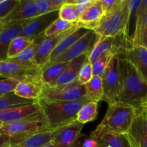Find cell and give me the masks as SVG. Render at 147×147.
I'll list each match as a JSON object with an SVG mask.
<instances>
[{
  "instance_id": "ab89813d",
  "label": "cell",
  "mask_w": 147,
  "mask_h": 147,
  "mask_svg": "<svg viewBox=\"0 0 147 147\" xmlns=\"http://www.w3.org/2000/svg\"><path fill=\"white\" fill-rule=\"evenodd\" d=\"M120 2V0H113V1H109V0H100L102 8H103L104 16L106 14L111 12L118 4Z\"/></svg>"
},
{
  "instance_id": "ffe728a7",
  "label": "cell",
  "mask_w": 147,
  "mask_h": 147,
  "mask_svg": "<svg viewBox=\"0 0 147 147\" xmlns=\"http://www.w3.org/2000/svg\"><path fill=\"white\" fill-rule=\"evenodd\" d=\"M104 17L100 0H94L82 14H80L77 24L80 27H85L93 30Z\"/></svg>"
},
{
  "instance_id": "b9f144b4",
  "label": "cell",
  "mask_w": 147,
  "mask_h": 147,
  "mask_svg": "<svg viewBox=\"0 0 147 147\" xmlns=\"http://www.w3.org/2000/svg\"><path fill=\"white\" fill-rule=\"evenodd\" d=\"M83 147H98V144L94 139L90 136H88L83 143Z\"/></svg>"
},
{
  "instance_id": "74e56055",
  "label": "cell",
  "mask_w": 147,
  "mask_h": 147,
  "mask_svg": "<svg viewBox=\"0 0 147 147\" xmlns=\"http://www.w3.org/2000/svg\"><path fill=\"white\" fill-rule=\"evenodd\" d=\"M35 1L36 4H37L38 16L60 10V9L57 8L53 4L52 0H35Z\"/></svg>"
},
{
  "instance_id": "7dc6e473",
  "label": "cell",
  "mask_w": 147,
  "mask_h": 147,
  "mask_svg": "<svg viewBox=\"0 0 147 147\" xmlns=\"http://www.w3.org/2000/svg\"><path fill=\"white\" fill-rule=\"evenodd\" d=\"M132 145H133V144H132ZM133 147H136V146H134V145H133Z\"/></svg>"
},
{
  "instance_id": "4dcf8cb0",
  "label": "cell",
  "mask_w": 147,
  "mask_h": 147,
  "mask_svg": "<svg viewBox=\"0 0 147 147\" xmlns=\"http://www.w3.org/2000/svg\"><path fill=\"white\" fill-rule=\"evenodd\" d=\"M98 113V103L89 101L83 105L78 111L77 121L85 124L88 122L93 121L96 119Z\"/></svg>"
},
{
  "instance_id": "3957f363",
  "label": "cell",
  "mask_w": 147,
  "mask_h": 147,
  "mask_svg": "<svg viewBox=\"0 0 147 147\" xmlns=\"http://www.w3.org/2000/svg\"><path fill=\"white\" fill-rule=\"evenodd\" d=\"M134 106L118 101L109 105L107 112L98 126L119 134H128L137 115Z\"/></svg>"
},
{
  "instance_id": "cb8c5ba5",
  "label": "cell",
  "mask_w": 147,
  "mask_h": 147,
  "mask_svg": "<svg viewBox=\"0 0 147 147\" xmlns=\"http://www.w3.org/2000/svg\"><path fill=\"white\" fill-rule=\"evenodd\" d=\"M133 44L134 45H142L147 48V0H142Z\"/></svg>"
},
{
  "instance_id": "d4e9b609",
  "label": "cell",
  "mask_w": 147,
  "mask_h": 147,
  "mask_svg": "<svg viewBox=\"0 0 147 147\" xmlns=\"http://www.w3.org/2000/svg\"><path fill=\"white\" fill-rule=\"evenodd\" d=\"M60 129L37 133L29 136L19 144L10 145L9 147H42L51 143Z\"/></svg>"
},
{
  "instance_id": "4316f807",
  "label": "cell",
  "mask_w": 147,
  "mask_h": 147,
  "mask_svg": "<svg viewBox=\"0 0 147 147\" xmlns=\"http://www.w3.org/2000/svg\"><path fill=\"white\" fill-rule=\"evenodd\" d=\"M141 4L142 0H129V16L125 34L132 44L135 37L138 13Z\"/></svg>"
},
{
  "instance_id": "8fae6325",
  "label": "cell",
  "mask_w": 147,
  "mask_h": 147,
  "mask_svg": "<svg viewBox=\"0 0 147 147\" xmlns=\"http://www.w3.org/2000/svg\"><path fill=\"white\" fill-rule=\"evenodd\" d=\"M41 71L42 67L35 64H26L14 59L0 62V76L1 78L40 76Z\"/></svg>"
},
{
  "instance_id": "f546056e",
  "label": "cell",
  "mask_w": 147,
  "mask_h": 147,
  "mask_svg": "<svg viewBox=\"0 0 147 147\" xmlns=\"http://www.w3.org/2000/svg\"><path fill=\"white\" fill-rule=\"evenodd\" d=\"M37 101L38 100L23 98L17 96L14 92H12L6 96L0 97V111L7 110V109H11V108L17 107V106L32 104V103H36Z\"/></svg>"
},
{
  "instance_id": "7402d4cb",
  "label": "cell",
  "mask_w": 147,
  "mask_h": 147,
  "mask_svg": "<svg viewBox=\"0 0 147 147\" xmlns=\"http://www.w3.org/2000/svg\"><path fill=\"white\" fill-rule=\"evenodd\" d=\"M87 57H88L87 55H83L70 61L65 70L57 80L55 86H67L77 81L80 69Z\"/></svg>"
},
{
  "instance_id": "277c9868",
  "label": "cell",
  "mask_w": 147,
  "mask_h": 147,
  "mask_svg": "<svg viewBox=\"0 0 147 147\" xmlns=\"http://www.w3.org/2000/svg\"><path fill=\"white\" fill-rule=\"evenodd\" d=\"M45 131L51 130L42 112L20 121L4 123L0 128L2 134L9 136L11 145L19 144L29 136Z\"/></svg>"
},
{
  "instance_id": "e575fe53",
  "label": "cell",
  "mask_w": 147,
  "mask_h": 147,
  "mask_svg": "<svg viewBox=\"0 0 147 147\" xmlns=\"http://www.w3.org/2000/svg\"><path fill=\"white\" fill-rule=\"evenodd\" d=\"M25 77L1 78H0V97L6 96L14 91L21 80Z\"/></svg>"
},
{
  "instance_id": "e0dca14e",
  "label": "cell",
  "mask_w": 147,
  "mask_h": 147,
  "mask_svg": "<svg viewBox=\"0 0 147 147\" xmlns=\"http://www.w3.org/2000/svg\"><path fill=\"white\" fill-rule=\"evenodd\" d=\"M30 20L9 23L5 24L0 32V62L8 59L7 54L11 41L20 35L24 26Z\"/></svg>"
},
{
  "instance_id": "484cf974",
  "label": "cell",
  "mask_w": 147,
  "mask_h": 147,
  "mask_svg": "<svg viewBox=\"0 0 147 147\" xmlns=\"http://www.w3.org/2000/svg\"><path fill=\"white\" fill-rule=\"evenodd\" d=\"M89 30H90L85 28V27H79L74 32H73L70 35L67 36L65 38L63 39L57 45V46L53 50V53H51V55L50 56V58H49V61L47 63H49L50 61H53L55 59L57 58V57L61 55L66 50H68L73 45H74L79 39H80L83 35H85Z\"/></svg>"
},
{
  "instance_id": "9c48e42d",
  "label": "cell",
  "mask_w": 147,
  "mask_h": 147,
  "mask_svg": "<svg viewBox=\"0 0 147 147\" xmlns=\"http://www.w3.org/2000/svg\"><path fill=\"white\" fill-rule=\"evenodd\" d=\"M98 39V36L96 34V33L93 30H89L85 35L79 39L74 45H73L61 55L46 64L69 63L83 55H87L89 57L95 45L97 42Z\"/></svg>"
},
{
  "instance_id": "ee69618b",
  "label": "cell",
  "mask_w": 147,
  "mask_h": 147,
  "mask_svg": "<svg viewBox=\"0 0 147 147\" xmlns=\"http://www.w3.org/2000/svg\"><path fill=\"white\" fill-rule=\"evenodd\" d=\"M42 147H56V146H54V145H53L52 143H50V144H47L45 145V146H43Z\"/></svg>"
},
{
  "instance_id": "7c38bea8",
  "label": "cell",
  "mask_w": 147,
  "mask_h": 147,
  "mask_svg": "<svg viewBox=\"0 0 147 147\" xmlns=\"http://www.w3.org/2000/svg\"><path fill=\"white\" fill-rule=\"evenodd\" d=\"M90 136L96 141L98 147H133L128 134L111 131L98 126Z\"/></svg>"
},
{
  "instance_id": "f1b7e54d",
  "label": "cell",
  "mask_w": 147,
  "mask_h": 147,
  "mask_svg": "<svg viewBox=\"0 0 147 147\" xmlns=\"http://www.w3.org/2000/svg\"><path fill=\"white\" fill-rule=\"evenodd\" d=\"M86 90V98L89 101L98 103L103 100V88L102 78L98 76H93V78L85 85Z\"/></svg>"
},
{
  "instance_id": "d590c367",
  "label": "cell",
  "mask_w": 147,
  "mask_h": 147,
  "mask_svg": "<svg viewBox=\"0 0 147 147\" xmlns=\"http://www.w3.org/2000/svg\"><path fill=\"white\" fill-rule=\"evenodd\" d=\"M76 24V23L69 22L65 21V20L58 18L45 31L44 34L46 37L59 34V33L63 32L70 29Z\"/></svg>"
},
{
  "instance_id": "83f0119b",
  "label": "cell",
  "mask_w": 147,
  "mask_h": 147,
  "mask_svg": "<svg viewBox=\"0 0 147 147\" xmlns=\"http://www.w3.org/2000/svg\"><path fill=\"white\" fill-rule=\"evenodd\" d=\"M45 37L46 36L45 35L44 33L34 37L30 46L27 47L19 55H17L15 58H14V60L21 62V63H26V64H35L34 63V57L37 54V52L40 45L42 44Z\"/></svg>"
},
{
  "instance_id": "5b68a950",
  "label": "cell",
  "mask_w": 147,
  "mask_h": 147,
  "mask_svg": "<svg viewBox=\"0 0 147 147\" xmlns=\"http://www.w3.org/2000/svg\"><path fill=\"white\" fill-rule=\"evenodd\" d=\"M129 0H120L116 8L102 18L93 31L98 37H114L126 33Z\"/></svg>"
},
{
  "instance_id": "2e32d148",
  "label": "cell",
  "mask_w": 147,
  "mask_h": 147,
  "mask_svg": "<svg viewBox=\"0 0 147 147\" xmlns=\"http://www.w3.org/2000/svg\"><path fill=\"white\" fill-rule=\"evenodd\" d=\"M43 89L44 85L40 76H27L19 83L14 93L23 98L38 100Z\"/></svg>"
},
{
  "instance_id": "6da1fadb",
  "label": "cell",
  "mask_w": 147,
  "mask_h": 147,
  "mask_svg": "<svg viewBox=\"0 0 147 147\" xmlns=\"http://www.w3.org/2000/svg\"><path fill=\"white\" fill-rule=\"evenodd\" d=\"M119 59L122 88L119 101L134 106L140 113L147 109V80L127 59Z\"/></svg>"
},
{
  "instance_id": "8992f818",
  "label": "cell",
  "mask_w": 147,
  "mask_h": 147,
  "mask_svg": "<svg viewBox=\"0 0 147 147\" xmlns=\"http://www.w3.org/2000/svg\"><path fill=\"white\" fill-rule=\"evenodd\" d=\"M101 78L104 92L103 100L109 105L119 101L122 88V76L118 56L112 57Z\"/></svg>"
},
{
  "instance_id": "5bb4252c",
  "label": "cell",
  "mask_w": 147,
  "mask_h": 147,
  "mask_svg": "<svg viewBox=\"0 0 147 147\" xmlns=\"http://www.w3.org/2000/svg\"><path fill=\"white\" fill-rule=\"evenodd\" d=\"M59 18V11L37 16L30 20L24 26L20 36L33 40L35 37L43 34L46 30Z\"/></svg>"
},
{
  "instance_id": "60d3db41",
  "label": "cell",
  "mask_w": 147,
  "mask_h": 147,
  "mask_svg": "<svg viewBox=\"0 0 147 147\" xmlns=\"http://www.w3.org/2000/svg\"><path fill=\"white\" fill-rule=\"evenodd\" d=\"M94 0H75L74 3L76 6L79 14H82L83 11L90 5L93 4Z\"/></svg>"
},
{
  "instance_id": "ac0fdd59",
  "label": "cell",
  "mask_w": 147,
  "mask_h": 147,
  "mask_svg": "<svg viewBox=\"0 0 147 147\" xmlns=\"http://www.w3.org/2000/svg\"><path fill=\"white\" fill-rule=\"evenodd\" d=\"M38 16L35 0H18L13 11L3 22L5 24L11 22L30 20Z\"/></svg>"
},
{
  "instance_id": "52a82bcc",
  "label": "cell",
  "mask_w": 147,
  "mask_h": 147,
  "mask_svg": "<svg viewBox=\"0 0 147 147\" xmlns=\"http://www.w3.org/2000/svg\"><path fill=\"white\" fill-rule=\"evenodd\" d=\"M132 46L134 45L125 34L114 37H98L88 57L89 61L92 64L104 53H109L114 56L122 57Z\"/></svg>"
},
{
  "instance_id": "603a6c76",
  "label": "cell",
  "mask_w": 147,
  "mask_h": 147,
  "mask_svg": "<svg viewBox=\"0 0 147 147\" xmlns=\"http://www.w3.org/2000/svg\"><path fill=\"white\" fill-rule=\"evenodd\" d=\"M70 63V62H69ZM69 63H57L45 64L42 67L40 78L44 87H54L57 80L64 72Z\"/></svg>"
},
{
  "instance_id": "c3c4849f",
  "label": "cell",
  "mask_w": 147,
  "mask_h": 147,
  "mask_svg": "<svg viewBox=\"0 0 147 147\" xmlns=\"http://www.w3.org/2000/svg\"><path fill=\"white\" fill-rule=\"evenodd\" d=\"M1 78V76H0V78Z\"/></svg>"
},
{
  "instance_id": "30bf717a",
  "label": "cell",
  "mask_w": 147,
  "mask_h": 147,
  "mask_svg": "<svg viewBox=\"0 0 147 147\" xmlns=\"http://www.w3.org/2000/svg\"><path fill=\"white\" fill-rule=\"evenodd\" d=\"M83 125L76 121L61 128L51 143L56 147H83L88 137L81 133Z\"/></svg>"
},
{
  "instance_id": "bcb514c9",
  "label": "cell",
  "mask_w": 147,
  "mask_h": 147,
  "mask_svg": "<svg viewBox=\"0 0 147 147\" xmlns=\"http://www.w3.org/2000/svg\"><path fill=\"white\" fill-rule=\"evenodd\" d=\"M146 117H147V109H146Z\"/></svg>"
},
{
  "instance_id": "f35d334b",
  "label": "cell",
  "mask_w": 147,
  "mask_h": 147,
  "mask_svg": "<svg viewBox=\"0 0 147 147\" xmlns=\"http://www.w3.org/2000/svg\"><path fill=\"white\" fill-rule=\"evenodd\" d=\"M18 0H0V21L5 20L13 11Z\"/></svg>"
},
{
  "instance_id": "d6a6232c",
  "label": "cell",
  "mask_w": 147,
  "mask_h": 147,
  "mask_svg": "<svg viewBox=\"0 0 147 147\" xmlns=\"http://www.w3.org/2000/svg\"><path fill=\"white\" fill-rule=\"evenodd\" d=\"M75 0H67V2L62 6L59 10V18L71 23H77L80 17Z\"/></svg>"
},
{
  "instance_id": "44dd1931",
  "label": "cell",
  "mask_w": 147,
  "mask_h": 147,
  "mask_svg": "<svg viewBox=\"0 0 147 147\" xmlns=\"http://www.w3.org/2000/svg\"><path fill=\"white\" fill-rule=\"evenodd\" d=\"M119 58H126L131 63L139 74L147 80V48L142 45H134Z\"/></svg>"
},
{
  "instance_id": "8d00e7d4",
  "label": "cell",
  "mask_w": 147,
  "mask_h": 147,
  "mask_svg": "<svg viewBox=\"0 0 147 147\" xmlns=\"http://www.w3.org/2000/svg\"><path fill=\"white\" fill-rule=\"evenodd\" d=\"M93 77V67L92 64L89 61L88 57L86 60L85 63H83L81 69H80V73H79L78 79V81L81 85H86L88 83Z\"/></svg>"
},
{
  "instance_id": "836d02e7",
  "label": "cell",
  "mask_w": 147,
  "mask_h": 147,
  "mask_svg": "<svg viewBox=\"0 0 147 147\" xmlns=\"http://www.w3.org/2000/svg\"><path fill=\"white\" fill-rule=\"evenodd\" d=\"M113 57H114V55L109 53H104L99 56L98 58L92 63L93 76L101 78Z\"/></svg>"
},
{
  "instance_id": "9a60e30c",
  "label": "cell",
  "mask_w": 147,
  "mask_h": 147,
  "mask_svg": "<svg viewBox=\"0 0 147 147\" xmlns=\"http://www.w3.org/2000/svg\"><path fill=\"white\" fill-rule=\"evenodd\" d=\"M42 113L38 101L24 106L11 108L0 111V121L4 123H11L20 121Z\"/></svg>"
},
{
  "instance_id": "7a4b0ae2",
  "label": "cell",
  "mask_w": 147,
  "mask_h": 147,
  "mask_svg": "<svg viewBox=\"0 0 147 147\" xmlns=\"http://www.w3.org/2000/svg\"><path fill=\"white\" fill-rule=\"evenodd\" d=\"M86 98L74 101H50L39 99L42 112L50 130L60 129L77 121L78 111L88 103Z\"/></svg>"
},
{
  "instance_id": "f6af8a7d",
  "label": "cell",
  "mask_w": 147,
  "mask_h": 147,
  "mask_svg": "<svg viewBox=\"0 0 147 147\" xmlns=\"http://www.w3.org/2000/svg\"><path fill=\"white\" fill-rule=\"evenodd\" d=\"M2 126H3V123H1V122L0 121V128H1Z\"/></svg>"
},
{
  "instance_id": "d6986e66",
  "label": "cell",
  "mask_w": 147,
  "mask_h": 147,
  "mask_svg": "<svg viewBox=\"0 0 147 147\" xmlns=\"http://www.w3.org/2000/svg\"><path fill=\"white\" fill-rule=\"evenodd\" d=\"M128 135L134 146L136 147H147V117L146 109L137 113Z\"/></svg>"
},
{
  "instance_id": "4fadbf2b",
  "label": "cell",
  "mask_w": 147,
  "mask_h": 147,
  "mask_svg": "<svg viewBox=\"0 0 147 147\" xmlns=\"http://www.w3.org/2000/svg\"><path fill=\"white\" fill-rule=\"evenodd\" d=\"M79 26L77 23L69 30L63 32L59 33V34H53V35L46 37L42 41V44L40 45L38 50L37 52L35 57L34 59V63L36 65L42 67L49 61V58L53 53V50L55 49L57 45L62 41L67 36L70 35L73 32H74L77 29L79 28Z\"/></svg>"
},
{
  "instance_id": "ba28073f",
  "label": "cell",
  "mask_w": 147,
  "mask_h": 147,
  "mask_svg": "<svg viewBox=\"0 0 147 147\" xmlns=\"http://www.w3.org/2000/svg\"><path fill=\"white\" fill-rule=\"evenodd\" d=\"M86 96V86L77 80L67 86L44 87L40 99L50 101H74Z\"/></svg>"
},
{
  "instance_id": "7bdbcfd3",
  "label": "cell",
  "mask_w": 147,
  "mask_h": 147,
  "mask_svg": "<svg viewBox=\"0 0 147 147\" xmlns=\"http://www.w3.org/2000/svg\"><path fill=\"white\" fill-rule=\"evenodd\" d=\"M4 26H5V24H4L2 21H0V32L2 30V29L4 28Z\"/></svg>"
},
{
  "instance_id": "1f68e13d",
  "label": "cell",
  "mask_w": 147,
  "mask_h": 147,
  "mask_svg": "<svg viewBox=\"0 0 147 147\" xmlns=\"http://www.w3.org/2000/svg\"><path fill=\"white\" fill-rule=\"evenodd\" d=\"M32 40L23 36H18L11 41L9 47L7 58L14 59L30 46ZM7 59V60H8Z\"/></svg>"
}]
</instances>
